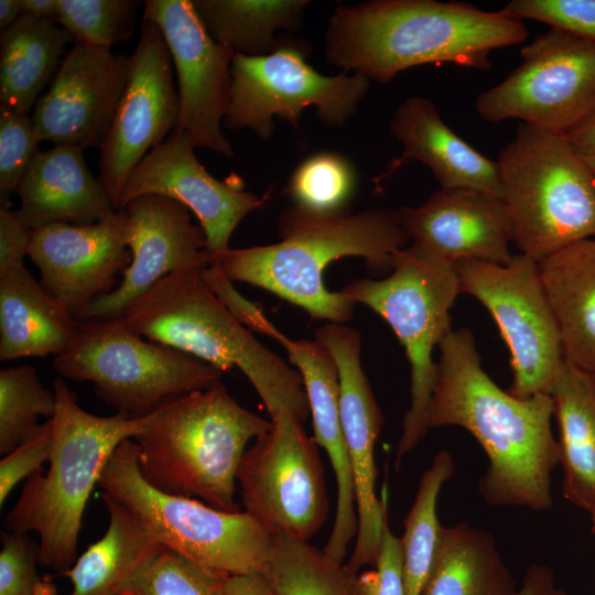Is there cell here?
I'll return each mask as SVG.
<instances>
[{
    "instance_id": "obj_8",
    "label": "cell",
    "mask_w": 595,
    "mask_h": 595,
    "mask_svg": "<svg viewBox=\"0 0 595 595\" xmlns=\"http://www.w3.org/2000/svg\"><path fill=\"white\" fill-rule=\"evenodd\" d=\"M383 279H357L340 291L380 315L393 329L410 365V405L397 445L396 466L426 434V411L437 379L433 350L448 335L461 288L454 264L416 244L397 251Z\"/></svg>"
},
{
    "instance_id": "obj_50",
    "label": "cell",
    "mask_w": 595,
    "mask_h": 595,
    "mask_svg": "<svg viewBox=\"0 0 595 595\" xmlns=\"http://www.w3.org/2000/svg\"><path fill=\"white\" fill-rule=\"evenodd\" d=\"M21 14L19 0H0V30L10 28Z\"/></svg>"
},
{
    "instance_id": "obj_10",
    "label": "cell",
    "mask_w": 595,
    "mask_h": 595,
    "mask_svg": "<svg viewBox=\"0 0 595 595\" xmlns=\"http://www.w3.org/2000/svg\"><path fill=\"white\" fill-rule=\"evenodd\" d=\"M60 377L94 385L117 413L144 418L169 398L209 388L223 371L129 328L121 317L78 324L71 346L52 360Z\"/></svg>"
},
{
    "instance_id": "obj_3",
    "label": "cell",
    "mask_w": 595,
    "mask_h": 595,
    "mask_svg": "<svg viewBox=\"0 0 595 595\" xmlns=\"http://www.w3.org/2000/svg\"><path fill=\"white\" fill-rule=\"evenodd\" d=\"M281 241L226 249L217 263L230 281L256 285L302 307L313 318L344 324L356 303L324 283L326 267L343 257L366 259L376 270L391 269L393 255L410 241L394 209L317 215L295 206L278 218Z\"/></svg>"
},
{
    "instance_id": "obj_23",
    "label": "cell",
    "mask_w": 595,
    "mask_h": 595,
    "mask_svg": "<svg viewBox=\"0 0 595 595\" xmlns=\"http://www.w3.org/2000/svg\"><path fill=\"white\" fill-rule=\"evenodd\" d=\"M268 336L285 348L290 361L302 377L313 420V440L325 448L334 469L336 512L322 551L333 562L343 564L348 544L357 533V511L351 465L340 420L337 366L328 349L317 339H291L275 326Z\"/></svg>"
},
{
    "instance_id": "obj_2",
    "label": "cell",
    "mask_w": 595,
    "mask_h": 595,
    "mask_svg": "<svg viewBox=\"0 0 595 595\" xmlns=\"http://www.w3.org/2000/svg\"><path fill=\"white\" fill-rule=\"evenodd\" d=\"M522 21L462 2L375 0L338 6L325 33L326 60L385 84L424 64L488 69L491 51L527 39Z\"/></svg>"
},
{
    "instance_id": "obj_35",
    "label": "cell",
    "mask_w": 595,
    "mask_h": 595,
    "mask_svg": "<svg viewBox=\"0 0 595 595\" xmlns=\"http://www.w3.org/2000/svg\"><path fill=\"white\" fill-rule=\"evenodd\" d=\"M357 185L350 161L335 152H317L305 158L293 171L286 194L293 206L317 215L349 212Z\"/></svg>"
},
{
    "instance_id": "obj_20",
    "label": "cell",
    "mask_w": 595,
    "mask_h": 595,
    "mask_svg": "<svg viewBox=\"0 0 595 595\" xmlns=\"http://www.w3.org/2000/svg\"><path fill=\"white\" fill-rule=\"evenodd\" d=\"M128 57L79 42L65 53L31 117L41 141L100 148L122 96Z\"/></svg>"
},
{
    "instance_id": "obj_24",
    "label": "cell",
    "mask_w": 595,
    "mask_h": 595,
    "mask_svg": "<svg viewBox=\"0 0 595 595\" xmlns=\"http://www.w3.org/2000/svg\"><path fill=\"white\" fill-rule=\"evenodd\" d=\"M83 151L54 145L33 159L17 190L19 216L31 230L55 223L89 225L117 210L88 170Z\"/></svg>"
},
{
    "instance_id": "obj_14",
    "label": "cell",
    "mask_w": 595,
    "mask_h": 595,
    "mask_svg": "<svg viewBox=\"0 0 595 595\" xmlns=\"http://www.w3.org/2000/svg\"><path fill=\"white\" fill-rule=\"evenodd\" d=\"M520 54L517 68L476 97L483 120L519 119L565 134L595 109L594 42L550 28Z\"/></svg>"
},
{
    "instance_id": "obj_36",
    "label": "cell",
    "mask_w": 595,
    "mask_h": 595,
    "mask_svg": "<svg viewBox=\"0 0 595 595\" xmlns=\"http://www.w3.org/2000/svg\"><path fill=\"white\" fill-rule=\"evenodd\" d=\"M56 408L54 391L44 387L33 366L0 370V454L3 456L28 440L41 425L39 418L52 419Z\"/></svg>"
},
{
    "instance_id": "obj_1",
    "label": "cell",
    "mask_w": 595,
    "mask_h": 595,
    "mask_svg": "<svg viewBox=\"0 0 595 595\" xmlns=\"http://www.w3.org/2000/svg\"><path fill=\"white\" fill-rule=\"evenodd\" d=\"M439 348L428 428L459 426L479 442L489 462L478 483L487 504L550 509L551 473L561 456L551 396L522 399L501 390L482 368L469 329L451 331Z\"/></svg>"
},
{
    "instance_id": "obj_15",
    "label": "cell",
    "mask_w": 595,
    "mask_h": 595,
    "mask_svg": "<svg viewBox=\"0 0 595 595\" xmlns=\"http://www.w3.org/2000/svg\"><path fill=\"white\" fill-rule=\"evenodd\" d=\"M178 112L167 44L155 23L142 20L122 96L99 148L98 180L116 209L131 172L176 128Z\"/></svg>"
},
{
    "instance_id": "obj_33",
    "label": "cell",
    "mask_w": 595,
    "mask_h": 595,
    "mask_svg": "<svg viewBox=\"0 0 595 595\" xmlns=\"http://www.w3.org/2000/svg\"><path fill=\"white\" fill-rule=\"evenodd\" d=\"M453 472L451 454L439 452L422 474L413 504L403 520L400 543L404 595H420L430 572L442 527L436 515L437 498Z\"/></svg>"
},
{
    "instance_id": "obj_5",
    "label": "cell",
    "mask_w": 595,
    "mask_h": 595,
    "mask_svg": "<svg viewBox=\"0 0 595 595\" xmlns=\"http://www.w3.org/2000/svg\"><path fill=\"white\" fill-rule=\"evenodd\" d=\"M171 273L133 300L120 316L137 334L204 360L223 372L237 367L271 420L285 411L304 422L309 400L299 371L238 323L206 283L203 270Z\"/></svg>"
},
{
    "instance_id": "obj_22",
    "label": "cell",
    "mask_w": 595,
    "mask_h": 595,
    "mask_svg": "<svg viewBox=\"0 0 595 595\" xmlns=\"http://www.w3.org/2000/svg\"><path fill=\"white\" fill-rule=\"evenodd\" d=\"M409 239L454 264L475 259L507 264L511 220L502 198L473 188H440L420 206L394 209Z\"/></svg>"
},
{
    "instance_id": "obj_40",
    "label": "cell",
    "mask_w": 595,
    "mask_h": 595,
    "mask_svg": "<svg viewBox=\"0 0 595 595\" xmlns=\"http://www.w3.org/2000/svg\"><path fill=\"white\" fill-rule=\"evenodd\" d=\"M0 540V595H56L55 586L37 575L35 539L3 529Z\"/></svg>"
},
{
    "instance_id": "obj_18",
    "label": "cell",
    "mask_w": 595,
    "mask_h": 595,
    "mask_svg": "<svg viewBox=\"0 0 595 595\" xmlns=\"http://www.w3.org/2000/svg\"><path fill=\"white\" fill-rule=\"evenodd\" d=\"M194 149L184 133L173 130L131 172L117 210L148 194L177 201L198 219L206 237V251L213 260L229 248V239L238 224L262 207L267 196L259 197L245 191L242 180L236 174L226 180L215 178L196 159Z\"/></svg>"
},
{
    "instance_id": "obj_48",
    "label": "cell",
    "mask_w": 595,
    "mask_h": 595,
    "mask_svg": "<svg viewBox=\"0 0 595 595\" xmlns=\"http://www.w3.org/2000/svg\"><path fill=\"white\" fill-rule=\"evenodd\" d=\"M223 595H277L263 573L227 576Z\"/></svg>"
},
{
    "instance_id": "obj_42",
    "label": "cell",
    "mask_w": 595,
    "mask_h": 595,
    "mask_svg": "<svg viewBox=\"0 0 595 595\" xmlns=\"http://www.w3.org/2000/svg\"><path fill=\"white\" fill-rule=\"evenodd\" d=\"M354 595H404L400 538L385 519L375 567L351 576Z\"/></svg>"
},
{
    "instance_id": "obj_34",
    "label": "cell",
    "mask_w": 595,
    "mask_h": 595,
    "mask_svg": "<svg viewBox=\"0 0 595 595\" xmlns=\"http://www.w3.org/2000/svg\"><path fill=\"white\" fill-rule=\"evenodd\" d=\"M277 595H354L351 574L307 542L272 538L261 572Z\"/></svg>"
},
{
    "instance_id": "obj_31",
    "label": "cell",
    "mask_w": 595,
    "mask_h": 595,
    "mask_svg": "<svg viewBox=\"0 0 595 595\" xmlns=\"http://www.w3.org/2000/svg\"><path fill=\"white\" fill-rule=\"evenodd\" d=\"M71 41L65 29L26 14L1 31L0 106L28 115Z\"/></svg>"
},
{
    "instance_id": "obj_49",
    "label": "cell",
    "mask_w": 595,
    "mask_h": 595,
    "mask_svg": "<svg viewBox=\"0 0 595 595\" xmlns=\"http://www.w3.org/2000/svg\"><path fill=\"white\" fill-rule=\"evenodd\" d=\"M22 14L58 23V0H19Z\"/></svg>"
},
{
    "instance_id": "obj_16",
    "label": "cell",
    "mask_w": 595,
    "mask_h": 595,
    "mask_svg": "<svg viewBox=\"0 0 595 595\" xmlns=\"http://www.w3.org/2000/svg\"><path fill=\"white\" fill-rule=\"evenodd\" d=\"M142 20L158 25L172 57L180 106L174 130L195 148L234 156L220 128L230 102L235 53L212 39L192 0H148Z\"/></svg>"
},
{
    "instance_id": "obj_27",
    "label": "cell",
    "mask_w": 595,
    "mask_h": 595,
    "mask_svg": "<svg viewBox=\"0 0 595 595\" xmlns=\"http://www.w3.org/2000/svg\"><path fill=\"white\" fill-rule=\"evenodd\" d=\"M563 359L595 378V238L539 262Z\"/></svg>"
},
{
    "instance_id": "obj_11",
    "label": "cell",
    "mask_w": 595,
    "mask_h": 595,
    "mask_svg": "<svg viewBox=\"0 0 595 595\" xmlns=\"http://www.w3.org/2000/svg\"><path fill=\"white\" fill-rule=\"evenodd\" d=\"M309 50L304 41L283 36L268 55L235 54L230 102L223 125L230 130L248 129L268 140L273 134L274 116L299 128L302 112L315 107L324 126L343 127L357 112L371 80L346 71L323 75L306 62Z\"/></svg>"
},
{
    "instance_id": "obj_26",
    "label": "cell",
    "mask_w": 595,
    "mask_h": 595,
    "mask_svg": "<svg viewBox=\"0 0 595 595\" xmlns=\"http://www.w3.org/2000/svg\"><path fill=\"white\" fill-rule=\"evenodd\" d=\"M79 322L25 267L0 277V360L58 356Z\"/></svg>"
},
{
    "instance_id": "obj_39",
    "label": "cell",
    "mask_w": 595,
    "mask_h": 595,
    "mask_svg": "<svg viewBox=\"0 0 595 595\" xmlns=\"http://www.w3.org/2000/svg\"><path fill=\"white\" fill-rule=\"evenodd\" d=\"M32 119L0 106V194L1 204L17 193L19 184L37 154Z\"/></svg>"
},
{
    "instance_id": "obj_37",
    "label": "cell",
    "mask_w": 595,
    "mask_h": 595,
    "mask_svg": "<svg viewBox=\"0 0 595 595\" xmlns=\"http://www.w3.org/2000/svg\"><path fill=\"white\" fill-rule=\"evenodd\" d=\"M225 578L162 545L120 595H223Z\"/></svg>"
},
{
    "instance_id": "obj_17",
    "label": "cell",
    "mask_w": 595,
    "mask_h": 595,
    "mask_svg": "<svg viewBox=\"0 0 595 595\" xmlns=\"http://www.w3.org/2000/svg\"><path fill=\"white\" fill-rule=\"evenodd\" d=\"M315 335L333 356L338 370L340 420L357 511L356 542L345 567L355 575L365 565L375 566L387 517L386 486L381 499L377 498L375 488L374 453L382 415L361 367L359 332L345 324L328 323L317 328Z\"/></svg>"
},
{
    "instance_id": "obj_41",
    "label": "cell",
    "mask_w": 595,
    "mask_h": 595,
    "mask_svg": "<svg viewBox=\"0 0 595 595\" xmlns=\"http://www.w3.org/2000/svg\"><path fill=\"white\" fill-rule=\"evenodd\" d=\"M501 12L536 20L595 43V0H512Z\"/></svg>"
},
{
    "instance_id": "obj_9",
    "label": "cell",
    "mask_w": 595,
    "mask_h": 595,
    "mask_svg": "<svg viewBox=\"0 0 595 595\" xmlns=\"http://www.w3.org/2000/svg\"><path fill=\"white\" fill-rule=\"evenodd\" d=\"M98 485L161 545L202 567L225 577L263 571L272 537L246 511H221L150 485L139 468L133 439L125 440L113 451Z\"/></svg>"
},
{
    "instance_id": "obj_30",
    "label": "cell",
    "mask_w": 595,
    "mask_h": 595,
    "mask_svg": "<svg viewBox=\"0 0 595 595\" xmlns=\"http://www.w3.org/2000/svg\"><path fill=\"white\" fill-rule=\"evenodd\" d=\"M516 589L488 531L467 522L441 527L420 595H512Z\"/></svg>"
},
{
    "instance_id": "obj_4",
    "label": "cell",
    "mask_w": 595,
    "mask_h": 595,
    "mask_svg": "<svg viewBox=\"0 0 595 595\" xmlns=\"http://www.w3.org/2000/svg\"><path fill=\"white\" fill-rule=\"evenodd\" d=\"M272 421L241 407L225 383L169 398L152 413L137 443L139 468L156 489L199 498L226 512L241 511L235 499L237 473L251 440Z\"/></svg>"
},
{
    "instance_id": "obj_28",
    "label": "cell",
    "mask_w": 595,
    "mask_h": 595,
    "mask_svg": "<svg viewBox=\"0 0 595 595\" xmlns=\"http://www.w3.org/2000/svg\"><path fill=\"white\" fill-rule=\"evenodd\" d=\"M550 396L559 424L564 498L595 519V378L563 359Z\"/></svg>"
},
{
    "instance_id": "obj_47",
    "label": "cell",
    "mask_w": 595,
    "mask_h": 595,
    "mask_svg": "<svg viewBox=\"0 0 595 595\" xmlns=\"http://www.w3.org/2000/svg\"><path fill=\"white\" fill-rule=\"evenodd\" d=\"M563 136L595 173V109Z\"/></svg>"
},
{
    "instance_id": "obj_46",
    "label": "cell",
    "mask_w": 595,
    "mask_h": 595,
    "mask_svg": "<svg viewBox=\"0 0 595 595\" xmlns=\"http://www.w3.org/2000/svg\"><path fill=\"white\" fill-rule=\"evenodd\" d=\"M512 595H566L556 584L554 571L544 564L530 565L521 586Z\"/></svg>"
},
{
    "instance_id": "obj_43",
    "label": "cell",
    "mask_w": 595,
    "mask_h": 595,
    "mask_svg": "<svg viewBox=\"0 0 595 595\" xmlns=\"http://www.w3.org/2000/svg\"><path fill=\"white\" fill-rule=\"evenodd\" d=\"M52 446L51 419L0 461V506L2 507L11 490L35 472L43 469L48 461Z\"/></svg>"
},
{
    "instance_id": "obj_12",
    "label": "cell",
    "mask_w": 595,
    "mask_h": 595,
    "mask_svg": "<svg viewBox=\"0 0 595 595\" xmlns=\"http://www.w3.org/2000/svg\"><path fill=\"white\" fill-rule=\"evenodd\" d=\"M461 293L491 314L509 349L515 397L550 394L563 361L560 332L539 263L520 253L507 264L475 259L454 263Z\"/></svg>"
},
{
    "instance_id": "obj_7",
    "label": "cell",
    "mask_w": 595,
    "mask_h": 595,
    "mask_svg": "<svg viewBox=\"0 0 595 595\" xmlns=\"http://www.w3.org/2000/svg\"><path fill=\"white\" fill-rule=\"evenodd\" d=\"M496 163L522 255L539 263L595 237V173L563 134L521 122Z\"/></svg>"
},
{
    "instance_id": "obj_21",
    "label": "cell",
    "mask_w": 595,
    "mask_h": 595,
    "mask_svg": "<svg viewBox=\"0 0 595 595\" xmlns=\"http://www.w3.org/2000/svg\"><path fill=\"white\" fill-rule=\"evenodd\" d=\"M123 210L131 262L117 288L91 304L87 320L120 317L133 300L164 277L212 263L205 234L183 204L148 194L129 202Z\"/></svg>"
},
{
    "instance_id": "obj_32",
    "label": "cell",
    "mask_w": 595,
    "mask_h": 595,
    "mask_svg": "<svg viewBox=\"0 0 595 595\" xmlns=\"http://www.w3.org/2000/svg\"><path fill=\"white\" fill-rule=\"evenodd\" d=\"M212 39L235 54L261 56L272 53L283 36L303 20L306 0H192Z\"/></svg>"
},
{
    "instance_id": "obj_45",
    "label": "cell",
    "mask_w": 595,
    "mask_h": 595,
    "mask_svg": "<svg viewBox=\"0 0 595 595\" xmlns=\"http://www.w3.org/2000/svg\"><path fill=\"white\" fill-rule=\"evenodd\" d=\"M32 230L10 204L0 207V277L24 267Z\"/></svg>"
},
{
    "instance_id": "obj_6",
    "label": "cell",
    "mask_w": 595,
    "mask_h": 595,
    "mask_svg": "<svg viewBox=\"0 0 595 595\" xmlns=\"http://www.w3.org/2000/svg\"><path fill=\"white\" fill-rule=\"evenodd\" d=\"M53 391L56 408L51 419L48 468L25 480L3 524L12 533H36L39 565L62 574L78 558L83 516L104 467L121 442L141 432L148 415L91 414L80 408L60 376L54 379Z\"/></svg>"
},
{
    "instance_id": "obj_51",
    "label": "cell",
    "mask_w": 595,
    "mask_h": 595,
    "mask_svg": "<svg viewBox=\"0 0 595 595\" xmlns=\"http://www.w3.org/2000/svg\"><path fill=\"white\" fill-rule=\"evenodd\" d=\"M593 532L595 533V519L593 521Z\"/></svg>"
},
{
    "instance_id": "obj_29",
    "label": "cell",
    "mask_w": 595,
    "mask_h": 595,
    "mask_svg": "<svg viewBox=\"0 0 595 595\" xmlns=\"http://www.w3.org/2000/svg\"><path fill=\"white\" fill-rule=\"evenodd\" d=\"M101 499L109 518L105 534L61 574L71 580V595H120L126 583L162 547L121 504L106 493Z\"/></svg>"
},
{
    "instance_id": "obj_13",
    "label": "cell",
    "mask_w": 595,
    "mask_h": 595,
    "mask_svg": "<svg viewBox=\"0 0 595 595\" xmlns=\"http://www.w3.org/2000/svg\"><path fill=\"white\" fill-rule=\"evenodd\" d=\"M253 440L237 473L244 511L272 538L307 542L326 521L328 500L316 443L303 422L281 412Z\"/></svg>"
},
{
    "instance_id": "obj_44",
    "label": "cell",
    "mask_w": 595,
    "mask_h": 595,
    "mask_svg": "<svg viewBox=\"0 0 595 595\" xmlns=\"http://www.w3.org/2000/svg\"><path fill=\"white\" fill-rule=\"evenodd\" d=\"M203 275L220 303L234 318L249 331L268 336L273 324L263 313L261 306L245 299L232 285L217 263H210L203 270Z\"/></svg>"
},
{
    "instance_id": "obj_38",
    "label": "cell",
    "mask_w": 595,
    "mask_h": 595,
    "mask_svg": "<svg viewBox=\"0 0 595 595\" xmlns=\"http://www.w3.org/2000/svg\"><path fill=\"white\" fill-rule=\"evenodd\" d=\"M137 9L133 0H58V23L74 42L110 48L131 36Z\"/></svg>"
},
{
    "instance_id": "obj_19",
    "label": "cell",
    "mask_w": 595,
    "mask_h": 595,
    "mask_svg": "<svg viewBox=\"0 0 595 595\" xmlns=\"http://www.w3.org/2000/svg\"><path fill=\"white\" fill-rule=\"evenodd\" d=\"M28 256L44 289L78 321L91 304L117 286L131 262L126 212L89 225L55 223L32 230Z\"/></svg>"
},
{
    "instance_id": "obj_25",
    "label": "cell",
    "mask_w": 595,
    "mask_h": 595,
    "mask_svg": "<svg viewBox=\"0 0 595 595\" xmlns=\"http://www.w3.org/2000/svg\"><path fill=\"white\" fill-rule=\"evenodd\" d=\"M390 131L402 152L386 176L407 160H418L431 170L441 188H473L500 196L497 163L454 133L430 100L411 97L402 101L394 110Z\"/></svg>"
}]
</instances>
